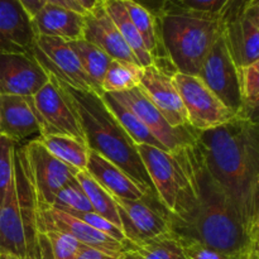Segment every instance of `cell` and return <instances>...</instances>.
Instances as JSON below:
<instances>
[{
  "instance_id": "18",
  "label": "cell",
  "mask_w": 259,
  "mask_h": 259,
  "mask_svg": "<svg viewBox=\"0 0 259 259\" xmlns=\"http://www.w3.org/2000/svg\"><path fill=\"white\" fill-rule=\"evenodd\" d=\"M34 40L32 18L19 0H0V51L32 53Z\"/></svg>"
},
{
  "instance_id": "39",
  "label": "cell",
  "mask_w": 259,
  "mask_h": 259,
  "mask_svg": "<svg viewBox=\"0 0 259 259\" xmlns=\"http://www.w3.org/2000/svg\"><path fill=\"white\" fill-rule=\"evenodd\" d=\"M30 18L34 17L46 4V0H19Z\"/></svg>"
},
{
  "instance_id": "7",
  "label": "cell",
  "mask_w": 259,
  "mask_h": 259,
  "mask_svg": "<svg viewBox=\"0 0 259 259\" xmlns=\"http://www.w3.org/2000/svg\"><path fill=\"white\" fill-rule=\"evenodd\" d=\"M48 75L47 83L37 94L29 96L39 124V136H66L86 146L80 119L62 81L51 73Z\"/></svg>"
},
{
  "instance_id": "24",
  "label": "cell",
  "mask_w": 259,
  "mask_h": 259,
  "mask_svg": "<svg viewBox=\"0 0 259 259\" xmlns=\"http://www.w3.org/2000/svg\"><path fill=\"white\" fill-rule=\"evenodd\" d=\"M103 99L105 101V104L108 105V108L110 109V111L113 113V115L115 116L116 120L120 123V125L123 126L124 131L128 133V136L131 137L132 141L138 146V144H147V146L152 147H158V148L164 149L163 146L157 141L153 137V134L149 132V129L147 128L146 124L131 110L126 105H124L123 103H120L119 100H116L111 94H103Z\"/></svg>"
},
{
  "instance_id": "31",
  "label": "cell",
  "mask_w": 259,
  "mask_h": 259,
  "mask_svg": "<svg viewBox=\"0 0 259 259\" xmlns=\"http://www.w3.org/2000/svg\"><path fill=\"white\" fill-rule=\"evenodd\" d=\"M126 249L131 250L138 259H186L175 232Z\"/></svg>"
},
{
  "instance_id": "9",
  "label": "cell",
  "mask_w": 259,
  "mask_h": 259,
  "mask_svg": "<svg viewBox=\"0 0 259 259\" xmlns=\"http://www.w3.org/2000/svg\"><path fill=\"white\" fill-rule=\"evenodd\" d=\"M172 81L181 96L189 125L195 131L212 129L238 116L197 76L175 71Z\"/></svg>"
},
{
  "instance_id": "11",
  "label": "cell",
  "mask_w": 259,
  "mask_h": 259,
  "mask_svg": "<svg viewBox=\"0 0 259 259\" xmlns=\"http://www.w3.org/2000/svg\"><path fill=\"white\" fill-rule=\"evenodd\" d=\"M197 77L234 113L239 114V71L229 52L223 30L202 62Z\"/></svg>"
},
{
  "instance_id": "25",
  "label": "cell",
  "mask_w": 259,
  "mask_h": 259,
  "mask_svg": "<svg viewBox=\"0 0 259 259\" xmlns=\"http://www.w3.org/2000/svg\"><path fill=\"white\" fill-rule=\"evenodd\" d=\"M38 141L60 161L77 171H86L90 149L85 144L66 136H38Z\"/></svg>"
},
{
  "instance_id": "1",
  "label": "cell",
  "mask_w": 259,
  "mask_h": 259,
  "mask_svg": "<svg viewBox=\"0 0 259 259\" xmlns=\"http://www.w3.org/2000/svg\"><path fill=\"white\" fill-rule=\"evenodd\" d=\"M196 148L210 176L229 199L243 227L259 237V128L237 116L199 132Z\"/></svg>"
},
{
  "instance_id": "21",
  "label": "cell",
  "mask_w": 259,
  "mask_h": 259,
  "mask_svg": "<svg viewBox=\"0 0 259 259\" xmlns=\"http://www.w3.org/2000/svg\"><path fill=\"white\" fill-rule=\"evenodd\" d=\"M86 172L114 197L138 200L148 195L118 166L93 151L89 153Z\"/></svg>"
},
{
  "instance_id": "43",
  "label": "cell",
  "mask_w": 259,
  "mask_h": 259,
  "mask_svg": "<svg viewBox=\"0 0 259 259\" xmlns=\"http://www.w3.org/2000/svg\"><path fill=\"white\" fill-rule=\"evenodd\" d=\"M0 259H18L15 255L10 254V253L7 252H0Z\"/></svg>"
},
{
  "instance_id": "33",
  "label": "cell",
  "mask_w": 259,
  "mask_h": 259,
  "mask_svg": "<svg viewBox=\"0 0 259 259\" xmlns=\"http://www.w3.org/2000/svg\"><path fill=\"white\" fill-rule=\"evenodd\" d=\"M17 144L5 136L0 134V202L13 176V159Z\"/></svg>"
},
{
  "instance_id": "19",
  "label": "cell",
  "mask_w": 259,
  "mask_h": 259,
  "mask_svg": "<svg viewBox=\"0 0 259 259\" xmlns=\"http://www.w3.org/2000/svg\"><path fill=\"white\" fill-rule=\"evenodd\" d=\"M0 134L15 144L39 136V124L29 96L0 95Z\"/></svg>"
},
{
  "instance_id": "37",
  "label": "cell",
  "mask_w": 259,
  "mask_h": 259,
  "mask_svg": "<svg viewBox=\"0 0 259 259\" xmlns=\"http://www.w3.org/2000/svg\"><path fill=\"white\" fill-rule=\"evenodd\" d=\"M119 257H120V254H113V253L82 245L75 259H119Z\"/></svg>"
},
{
  "instance_id": "44",
  "label": "cell",
  "mask_w": 259,
  "mask_h": 259,
  "mask_svg": "<svg viewBox=\"0 0 259 259\" xmlns=\"http://www.w3.org/2000/svg\"><path fill=\"white\" fill-rule=\"evenodd\" d=\"M98 3H101V2H105V0H96Z\"/></svg>"
},
{
  "instance_id": "16",
  "label": "cell",
  "mask_w": 259,
  "mask_h": 259,
  "mask_svg": "<svg viewBox=\"0 0 259 259\" xmlns=\"http://www.w3.org/2000/svg\"><path fill=\"white\" fill-rule=\"evenodd\" d=\"M139 88L146 93L169 125L175 128L189 125L181 96L172 81V73L157 63L143 67Z\"/></svg>"
},
{
  "instance_id": "22",
  "label": "cell",
  "mask_w": 259,
  "mask_h": 259,
  "mask_svg": "<svg viewBox=\"0 0 259 259\" xmlns=\"http://www.w3.org/2000/svg\"><path fill=\"white\" fill-rule=\"evenodd\" d=\"M101 3H103L104 8H105L109 17L111 18L114 24L118 28L119 33L121 34L123 39L125 40L126 45H128L129 48L132 50V52H133L134 56L137 57L139 65H141L142 67H147V66L153 65V57H152V56L149 55L148 51H147L141 34L138 33L137 28L134 27L133 23H132L131 18H129L125 8H124L123 2H121V0H105V2Z\"/></svg>"
},
{
  "instance_id": "30",
  "label": "cell",
  "mask_w": 259,
  "mask_h": 259,
  "mask_svg": "<svg viewBox=\"0 0 259 259\" xmlns=\"http://www.w3.org/2000/svg\"><path fill=\"white\" fill-rule=\"evenodd\" d=\"M81 247V243L65 233L57 230L39 233L40 259H75Z\"/></svg>"
},
{
  "instance_id": "2",
  "label": "cell",
  "mask_w": 259,
  "mask_h": 259,
  "mask_svg": "<svg viewBox=\"0 0 259 259\" xmlns=\"http://www.w3.org/2000/svg\"><path fill=\"white\" fill-rule=\"evenodd\" d=\"M190 156L196 182V207L187 222L174 224V232L235 259H259V237L243 227L225 192L207 172L196 144L190 146Z\"/></svg>"
},
{
  "instance_id": "41",
  "label": "cell",
  "mask_w": 259,
  "mask_h": 259,
  "mask_svg": "<svg viewBox=\"0 0 259 259\" xmlns=\"http://www.w3.org/2000/svg\"><path fill=\"white\" fill-rule=\"evenodd\" d=\"M77 2L82 5V8L86 10V12H90V10L94 9L95 5L98 4L96 0H77Z\"/></svg>"
},
{
  "instance_id": "4",
  "label": "cell",
  "mask_w": 259,
  "mask_h": 259,
  "mask_svg": "<svg viewBox=\"0 0 259 259\" xmlns=\"http://www.w3.org/2000/svg\"><path fill=\"white\" fill-rule=\"evenodd\" d=\"M159 43L176 72L197 76L222 32L217 15L184 9L167 2L156 15Z\"/></svg>"
},
{
  "instance_id": "23",
  "label": "cell",
  "mask_w": 259,
  "mask_h": 259,
  "mask_svg": "<svg viewBox=\"0 0 259 259\" xmlns=\"http://www.w3.org/2000/svg\"><path fill=\"white\" fill-rule=\"evenodd\" d=\"M70 47L77 56L80 65L90 81L93 82L96 93L103 95L101 93V82H103L104 75H105L108 66L113 58L109 55H106L103 50L93 43L88 42L86 39L70 40L68 42Z\"/></svg>"
},
{
  "instance_id": "6",
  "label": "cell",
  "mask_w": 259,
  "mask_h": 259,
  "mask_svg": "<svg viewBox=\"0 0 259 259\" xmlns=\"http://www.w3.org/2000/svg\"><path fill=\"white\" fill-rule=\"evenodd\" d=\"M137 149L159 202L172 215L174 224H184L195 211L197 201L190 146L164 151L138 144Z\"/></svg>"
},
{
  "instance_id": "15",
  "label": "cell",
  "mask_w": 259,
  "mask_h": 259,
  "mask_svg": "<svg viewBox=\"0 0 259 259\" xmlns=\"http://www.w3.org/2000/svg\"><path fill=\"white\" fill-rule=\"evenodd\" d=\"M37 215L39 232L57 230L75 238L82 245L113 254H121L128 247L124 243L118 242L109 235L94 229L82 220L53 206H43L37 204Z\"/></svg>"
},
{
  "instance_id": "13",
  "label": "cell",
  "mask_w": 259,
  "mask_h": 259,
  "mask_svg": "<svg viewBox=\"0 0 259 259\" xmlns=\"http://www.w3.org/2000/svg\"><path fill=\"white\" fill-rule=\"evenodd\" d=\"M32 55L48 73L80 91H95L68 42L57 37L35 35Z\"/></svg>"
},
{
  "instance_id": "32",
  "label": "cell",
  "mask_w": 259,
  "mask_h": 259,
  "mask_svg": "<svg viewBox=\"0 0 259 259\" xmlns=\"http://www.w3.org/2000/svg\"><path fill=\"white\" fill-rule=\"evenodd\" d=\"M52 206L58 210H62V211L65 212L94 211L88 196H86L82 187L80 186V184H78L76 179L73 180L72 182L66 185V186L58 192Z\"/></svg>"
},
{
  "instance_id": "34",
  "label": "cell",
  "mask_w": 259,
  "mask_h": 259,
  "mask_svg": "<svg viewBox=\"0 0 259 259\" xmlns=\"http://www.w3.org/2000/svg\"><path fill=\"white\" fill-rule=\"evenodd\" d=\"M62 211V210H61ZM67 214L72 215V217L77 218V219L82 220L83 223H86L88 225H90L91 228L94 229L99 230V232L104 233V234L109 235L113 239L118 240V242L124 243V244L128 245V242H126L125 237H124L123 232L119 229L118 227L110 223L109 220L104 219L103 217L98 215L96 212H81V211H72V212H67Z\"/></svg>"
},
{
  "instance_id": "10",
  "label": "cell",
  "mask_w": 259,
  "mask_h": 259,
  "mask_svg": "<svg viewBox=\"0 0 259 259\" xmlns=\"http://www.w3.org/2000/svg\"><path fill=\"white\" fill-rule=\"evenodd\" d=\"M38 205L52 206L58 192L76 179L77 169L53 156L37 138L22 147Z\"/></svg>"
},
{
  "instance_id": "36",
  "label": "cell",
  "mask_w": 259,
  "mask_h": 259,
  "mask_svg": "<svg viewBox=\"0 0 259 259\" xmlns=\"http://www.w3.org/2000/svg\"><path fill=\"white\" fill-rule=\"evenodd\" d=\"M168 2L184 9L220 17L230 0H168Z\"/></svg>"
},
{
  "instance_id": "3",
  "label": "cell",
  "mask_w": 259,
  "mask_h": 259,
  "mask_svg": "<svg viewBox=\"0 0 259 259\" xmlns=\"http://www.w3.org/2000/svg\"><path fill=\"white\" fill-rule=\"evenodd\" d=\"M62 83L80 119L88 148L125 172L144 194L157 197L137 144L113 115L103 95L95 91L76 90L63 81Z\"/></svg>"
},
{
  "instance_id": "5",
  "label": "cell",
  "mask_w": 259,
  "mask_h": 259,
  "mask_svg": "<svg viewBox=\"0 0 259 259\" xmlns=\"http://www.w3.org/2000/svg\"><path fill=\"white\" fill-rule=\"evenodd\" d=\"M37 199L22 147L15 146L13 176L0 202V252L40 259Z\"/></svg>"
},
{
  "instance_id": "14",
  "label": "cell",
  "mask_w": 259,
  "mask_h": 259,
  "mask_svg": "<svg viewBox=\"0 0 259 259\" xmlns=\"http://www.w3.org/2000/svg\"><path fill=\"white\" fill-rule=\"evenodd\" d=\"M48 78L32 53L0 51V95L33 96Z\"/></svg>"
},
{
  "instance_id": "40",
  "label": "cell",
  "mask_w": 259,
  "mask_h": 259,
  "mask_svg": "<svg viewBox=\"0 0 259 259\" xmlns=\"http://www.w3.org/2000/svg\"><path fill=\"white\" fill-rule=\"evenodd\" d=\"M134 2L141 4L142 7L148 9L152 14L156 15L157 13L162 9V7L168 2V0H134Z\"/></svg>"
},
{
  "instance_id": "29",
  "label": "cell",
  "mask_w": 259,
  "mask_h": 259,
  "mask_svg": "<svg viewBox=\"0 0 259 259\" xmlns=\"http://www.w3.org/2000/svg\"><path fill=\"white\" fill-rule=\"evenodd\" d=\"M242 106L238 116L258 123L259 62L238 68Z\"/></svg>"
},
{
  "instance_id": "17",
  "label": "cell",
  "mask_w": 259,
  "mask_h": 259,
  "mask_svg": "<svg viewBox=\"0 0 259 259\" xmlns=\"http://www.w3.org/2000/svg\"><path fill=\"white\" fill-rule=\"evenodd\" d=\"M83 39L98 46L113 60L138 63L129 46L123 39L118 28L106 13L103 3H98L94 9L85 14Z\"/></svg>"
},
{
  "instance_id": "8",
  "label": "cell",
  "mask_w": 259,
  "mask_h": 259,
  "mask_svg": "<svg viewBox=\"0 0 259 259\" xmlns=\"http://www.w3.org/2000/svg\"><path fill=\"white\" fill-rule=\"evenodd\" d=\"M121 232L128 247L144 244L174 232V218L159 202L158 197L146 195L138 200L114 197Z\"/></svg>"
},
{
  "instance_id": "42",
  "label": "cell",
  "mask_w": 259,
  "mask_h": 259,
  "mask_svg": "<svg viewBox=\"0 0 259 259\" xmlns=\"http://www.w3.org/2000/svg\"><path fill=\"white\" fill-rule=\"evenodd\" d=\"M119 259H138V258H137L136 255H134L133 253L131 252V250L125 249L123 253H121L120 257H119Z\"/></svg>"
},
{
  "instance_id": "35",
  "label": "cell",
  "mask_w": 259,
  "mask_h": 259,
  "mask_svg": "<svg viewBox=\"0 0 259 259\" xmlns=\"http://www.w3.org/2000/svg\"><path fill=\"white\" fill-rule=\"evenodd\" d=\"M177 237H179L180 243H181L182 250H184L185 258L186 259H235L219 252V250L214 249V248L207 247V245L202 244V243L197 242V240L180 237V235H177Z\"/></svg>"
},
{
  "instance_id": "38",
  "label": "cell",
  "mask_w": 259,
  "mask_h": 259,
  "mask_svg": "<svg viewBox=\"0 0 259 259\" xmlns=\"http://www.w3.org/2000/svg\"><path fill=\"white\" fill-rule=\"evenodd\" d=\"M46 3H50V4L57 5V7H62L66 8V9L73 10V12H77L80 13V14H86V13H88L77 0H46Z\"/></svg>"
},
{
  "instance_id": "26",
  "label": "cell",
  "mask_w": 259,
  "mask_h": 259,
  "mask_svg": "<svg viewBox=\"0 0 259 259\" xmlns=\"http://www.w3.org/2000/svg\"><path fill=\"white\" fill-rule=\"evenodd\" d=\"M121 2H123L124 8L128 13L132 23L141 34L147 51L153 57L154 62L159 58L164 57V53L161 48V43H159L156 17L148 9L142 7L141 4L136 3L134 0H121Z\"/></svg>"
},
{
  "instance_id": "27",
  "label": "cell",
  "mask_w": 259,
  "mask_h": 259,
  "mask_svg": "<svg viewBox=\"0 0 259 259\" xmlns=\"http://www.w3.org/2000/svg\"><path fill=\"white\" fill-rule=\"evenodd\" d=\"M142 73H143V67L138 63L111 60L101 82V93H125L132 89L138 88Z\"/></svg>"
},
{
  "instance_id": "12",
  "label": "cell",
  "mask_w": 259,
  "mask_h": 259,
  "mask_svg": "<svg viewBox=\"0 0 259 259\" xmlns=\"http://www.w3.org/2000/svg\"><path fill=\"white\" fill-rule=\"evenodd\" d=\"M116 100L128 106L149 129L154 138L167 149L177 151L196 143L199 132L190 125L175 128L168 124L158 109L153 105L141 88H134L125 93L111 94Z\"/></svg>"
},
{
  "instance_id": "28",
  "label": "cell",
  "mask_w": 259,
  "mask_h": 259,
  "mask_svg": "<svg viewBox=\"0 0 259 259\" xmlns=\"http://www.w3.org/2000/svg\"><path fill=\"white\" fill-rule=\"evenodd\" d=\"M76 180L88 196L94 212L113 223L121 230L120 218H119L113 196L105 189H103L86 171H78L76 174Z\"/></svg>"
},
{
  "instance_id": "20",
  "label": "cell",
  "mask_w": 259,
  "mask_h": 259,
  "mask_svg": "<svg viewBox=\"0 0 259 259\" xmlns=\"http://www.w3.org/2000/svg\"><path fill=\"white\" fill-rule=\"evenodd\" d=\"M35 35H47L70 40L83 37L85 14L46 3L42 9L32 18Z\"/></svg>"
}]
</instances>
